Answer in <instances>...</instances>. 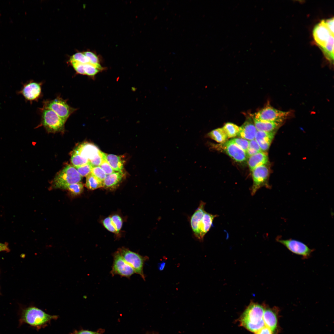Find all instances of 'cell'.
<instances>
[{"instance_id":"cell-1","label":"cell","mask_w":334,"mask_h":334,"mask_svg":"<svg viewBox=\"0 0 334 334\" xmlns=\"http://www.w3.org/2000/svg\"><path fill=\"white\" fill-rule=\"evenodd\" d=\"M314 40L329 62L333 63L334 18L321 20L313 30Z\"/></svg>"},{"instance_id":"cell-2","label":"cell","mask_w":334,"mask_h":334,"mask_svg":"<svg viewBox=\"0 0 334 334\" xmlns=\"http://www.w3.org/2000/svg\"><path fill=\"white\" fill-rule=\"evenodd\" d=\"M264 307L265 306L257 303L251 302L240 318L241 325L254 332L264 326L263 320Z\"/></svg>"},{"instance_id":"cell-3","label":"cell","mask_w":334,"mask_h":334,"mask_svg":"<svg viewBox=\"0 0 334 334\" xmlns=\"http://www.w3.org/2000/svg\"><path fill=\"white\" fill-rule=\"evenodd\" d=\"M57 315H49L35 306L25 309L22 316V321L30 325L40 329L46 326L51 320L57 319Z\"/></svg>"},{"instance_id":"cell-4","label":"cell","mask_w":334,"mask_h":334,"mask_svg":"<svg viewBox=\"0 0 334 334\" xmlns=\"http://www.w3.org/2000/svg\"><path fill=\"white\" fill-rule=\"evenodd\" d=\"M82 177L75 168L69 165L66 166L55 176L52 183L53 188L65 189L68 185L81 182Z\"/></svg>"},{"instance_id":"cell-5","label":"cell","mask_w":334,"mask_h":334,"mask_svg":"<svg viewBox=\"0 0 334 334\" xmlns=\"http://www.w3.org/2000/svg\"><path fill=\"white\" fill-rule=\"evenodd\" d=\"M118 250L126 262L134 269L135 273L139 275L145 280L143 266L145 262L148 259V257L141 255L124 247L119 248Z\"/></svg>"},{"instance_id":"cell-6","label":"cell","mask_w":334,"mask_h":334,"mask_svg":"<svg viewBox=\"0 0 334 334\" xmlns=\"http://www.w3.org/2000/svg\"><path fill=\"white\" fill-rule=\"evenodd\" d=\"M40 110L41 124L47 131L56 132L63 130L65 122L55 113L44 107Z\"/></svg>"},{"instance_id":"cell-7","label":"cell","mask_w":334,"mask_h":334,"mask_svg":"<svg viewBox=\"0 0 334 334\" xmlns=\"http://www.w3.org/2000/svg\"><path fill=\"white\" fill-rule=\"evenodd\" d=\"M43 107L49 108L55 113L65 122L69 117L76 110L70 106L65 100L59 96L50 100L43 102Z\"/></svg>"},{"instance_id":"cell-8","label":"cell","mask_w":334,"mask_h":334,"mask_svg":"<svg viewBox=\"0 0 334 334\" xmlns=\"http://www.w3.org/2000/svg\"><path fill=\"white\" fill-rule=\"evenodd\" d=\"M290 114L289 111H282L267 105L256 113L254 118L260 120L282 123Z\"/></svg>"},{"instance_id":"cell-9","label":"cell","mask_w":334,"mask_h":334,"mask_svg":"<svg viewBox=\"0 0 334 334\" xmlns=\"http://www.w3.org/2000/svg\"><path fill=\"white\" fill-rule=\"evenodd\" d=\"M113 256V263L110 271L112 275H119L129 278L135 273L134 269L126 262L118 250Z\"/></svg>"},{"instance_id":"cell-10","label":"cell","mask_w":334,"mask_h":334,"mask_svg":"<svg viewBox=\"0 0 334 334\" xmlns=\"http://www.w3.org/2000/svg\"><path fill=\"white\" fill-rule=\"evenodd\" d=\"M217 216V215L205 211L196 223L193 231L195 237L200 241H203L204 236L212 226L214 218Z\"/></svg>"},{"instance_id":"cell-11","label":"cell","mask_w":334,"mask_h":334,"mask_svg":"<svg viewBox=\"0 0 334 334\" xmlns=\"http://www.w3.org/2000/svg\"><path fill=\"white\" fill-rule=\"evenodd\" d=\"M277 240L292 253L304 258L309 257L313 251L304 243L296 240L279 239Z\"/></svg>"},{"instance_id":"cell-12","label":"cell","mask_w":334,"mask_h":334,"mask_svg":"<svg viewBox=\"0 0 334 334\" xmlns=\"http://www.w3.org/2000/svg\"><path fill=\"white\" fill-rule=\"evenodd\" d=\"M253 184L251 189V194L254 195L261 187L266 183L269 174V170L265 165L259 166L252 171Z\"/></svg>"},{"instance_id":"cell-13","label":"cell","mask_w":334,"mask_h":334,"mask_svg":"<svg viewBox=\"0 0 334 334\" xmlns=\"http://www.w3.org/2000/svg\"><path fill=\"white\" fill-rule=\"evenodd\" d=\"M42 84L30 81L24 85L20 93L28 101H37L42 96Z\"/></svg>"},{"instance_id":"cell-14","label":"cell","mask_w":334,"mask_h":334,"mask_svg":"<svg viewBox=\"0 0 334 334\" xmlns=\"http://www.w3.org/2000/svg\"><path fill=\"white\" fill-rule=\"evenodd\" d=\"M222 146L225 152L236 161L242 162L246 160L247 157L246 153L231 140L226 142Z\"/></svg>"},{"instance_id":"cell-15","label":"cell","mask_w":334,"mask_h":334,"mask_svg":"<svg viewBox=\"0 0 334 334\" xmlns=\"http://www.w3.org/2000/svg\"><path fill=\"white\" fill-rule=\"evenodd\" d=\"M278 310L277 308H271L265 306L263 320L265 325L274 333L278 327Z\"/></svg>"},{"instance_id":"cell-16","label":"cell","mask_w":334,"mask_h":334,"mask_svg":"<svg viewBox=\"0 0 334 334\" xmlns=\"http://www.w3.org/2000/svg\"><path fill=\"white\" fill-rule=\"evenodd\" d=\"M100 151L94 144L84 143L77 146L73 151L89 161L98 155Z\"/></svg>"},{"instance_id":"cell-17","label":"cell","mask_w":334,"mask_h":334,"mask_svg":"<svg viewBox=\"0 0 334 334\" xmlns=\"http://www.w3.org/2000/svg\"><path fill=\"white\" fill-rule=\"evenodd\" d=\"M125 175L122 171H115L106 175L103 182V188L113 190L117 188L123 180Z\"/></svg>"},{"instance_id":"cell-18","label":"cell","mask_w":334,"mask_h":334,"mask_svg":"<svg viewBox=\"0 0 334 334\" xmlns=\"http://www.w3.org/2000/svg\"><path fill=\"white\" fill-rule=\"evenodd\" d=\"M257 131L254 122L249 119L240 127L238 135L242 138L250 140L255 139Z\"/></svg>"},{"instance_id":"cell-19","label":"cell","mask_w":334,"mask_h":334,"mask_svg":"<svg viewBox=\"0 0 334 334\" xmlns=\"http://www.w3.org/2000/svg\"><path fill=\"white\" fill-rule=\"evenodd\" d=\"M274 135L275 132L257 131L255 139L258 144L262 151L264 152L268 149Z\"/></svg>"},{"instance_id":"cell-20","label":"cell","mask_w":334,"mask_h":334,"mask_svg":"<svg viewBox=\"0 0 334 334\" xmlns=\"http://www.w3.org/2000/svg\"><path fill=\"white\" fill-rule=\"evenodd\" d=\"M268 161V156L264 152L257 153L249 157L248 165L251 171L256 168L265 165Z\"/></svg>"},{"instance_id":"cell-21","label":"cell","mask_w":334,"mask_h":334,"mask_svg":"<svg viewBox=\"0 0 334 334\" xmlns=\"http://www.w3.org/2000/svg\"><path fill=\"white\" fill-rule=\"evenodd\" d=\"M253 122L257 131L275 132L282 123L260 120L254 118Z\"/></svg>"},{"instance_id":"cell-22","label":"cell","mask_w":334,"mask_h":334,"mask_svg":"<svg viewBox=\"0 0 334 334\" xmlns=\"http://www.w3.org/2000/svg\"><path fill=\"white\" fill-rule=\"evenodd\" d=\"M102 153L103 160H106L115 171H122L124 163L120 156L103 152Z\"/></svg>"},{"instance_id":"cell-23","label":"cell","mask_w":334,"mask_h":334,"mask_svg":"<svg viewBox=\"0 0 334 334\" xmlns=\"http://www.w3.org/2000/svg\"><path fill=\"white\" fill-rule=\"evenodd\" d=\"M208 136L217 142L220 143L225 142L228 138L222 128H218L212 131L208 134Z\"/></svg>"},{"instance_id":"cell-24","label":"cell","mask_w":334,"mask_h":334,"mask_svg":"<svg viewBox=\"0 0 334 334\" xmlns=\"http://www.w3.org/2000/svg\"><path fill=\"white\" fill-rule=\"evenodd\" d=\"M86 186L89 190H94L103 187V183L100 181L91 173L86 176Z\"/></svg>"},{"instance_id":"cell-25","label":"cell","mask_w":334,"mask_h":334,"mask_svg":"<svg viewBox=\"0 0 334 334\" xmlns=\"http://www.w3.org/2000/svg\"><path fill=\"white\" fill-rule=\"evenodd\" d=\"M228 138H231L238 135L240 127L233 123L228 122L225 124L222 128Z\"/></svg>"},{"instance_id":"cell-26","label":"cell","mask_w":334,"mask_h":334,"mask_svg":"<svg viewBox=\"0 0 334 334\" xmlns=\"http://www.w3.org/2000/svg\"><path fill=\"white\" fill-rule=\"evenodd\" d=\"M71 161L75 168L85 165L89 162L88 159L82 157L74 151L71 155Z\"/></svg>"},{"instance_id":"cell-27","label":"cell","mask_w":334,"mask_h":334,"mask_svg":"<svg viewBox=\"0 0 334 334\" xmlns=\"http://www.w3.org/2000/svg\"><path fill=\"white\" fill-rule=\"evenodd\" d=\"M261 152L263 151L255 139L249 141L248 148L246 152L247 156L249 157L252 155Z\"/></svg>"},{"instance_id":"cell-28","label":"cell","mask_w":334,"mask_h":334,"mask_svg":"<svg viewBox=\"0 0 334 334\" xmlns=\"http://www.w3.org/2000/svg\"><path fill=\"white\" fill-rule=\"evenodd\" d=\"M65 190L69 191L73 195H77L83 192L84 187L83 184L80 182L70 184L67 186Z\"/></svg>"},{"instance_id":"cell-29","label":"cell","mask_w":334,"mask_h":334,"mask_svg":"<svg viewBox=\"0 0 334 334\" xmlns=\"http://www.w3.org/2000/svg\"><path fill=\"white\" fill-rule=\"evenodd\" d=\"M91 173L103 183L107 175L99 166L93 167L92 169Z\"/></svg>"},{"instance_id":"cell-30","label":"cell","mask_w":334,"mask_h":334,"mask_svg":"<svg viewBox=\"0 0 334 334\" xmlns=\"http://www.w3.org/2000/svg\"><path fill=\"white\" fill-rule=\"evenodd\" d=\"M70 61H75L83 64L90 63L88 58L84 53L78 52L73 54L70 58Z\"/></svg>"},{"instance_id":"cell-31","label":"cell","mask_w":334,"mask_h":334,"mask_svg":"<svg viewBox=\"0 0 334 334\" xmlns=\"http://www.w3.org/2000/svg\"><path fill=\"white\" fill-rule=\"evenodd\" d=\"M85 75L93 76L99 71V69L95 66L88 63L84 64Z\"/></svg>"},{"instance_id":"cell-32","label":"cell","mask_w":334,"mask_h":334,"mask_svg":"<svg viewBox=\"0 0 334 334\" xmlns=\"http://www.w3.org/2000/svg\"><path fill=\"white\" fill-rule=\"evenodd\" d=\"M83 53L89 59L90 63L96 66L99 70L102 69L98 58L95 54L90 51H86Z\"/></svg>"},{"instance_id":"cell-33","label":"cell","mask_w":334,"mask_h":334,"mask_svg":"<svg viewBox=\"0 0 334 334\" xmlns=\"http://www.w3.org/2000/svg\"><path fill=\"white\" fill-rule=\"evenodd\" d=\"M93 167L89 162L87 164L75 168L82 177H86L91 173Z\"/></svg>"},{"instance_id":"cell-34","label":"cell","mask_w":334,"mask_h":334,"mask_svg":"<svg viewBox=\"0 0 334 334\" xmlns=\"http://www.w3.org/2000/svg\"><path fill=\"white\" fill-rule=\"evenodd\" d=\"M231 140L246 153L248 148L249 141L242 138H234Z\"/></svg>"},{"instance_id":"cell-35","label":"cell","mask_w":334,"mask_h":334,"mask_svg":"<svg viewBox=\"0 0 334 334\" xmlns=\"http://www.w3.org/2000/svg\"><path fill=\"white\" fill-rule=\"evenodd\" d=\"M102 223L104 227L109 232L117 234V233L110 216L105 218Z\"/></svg>"},{"instance_id":"cell-36","label":"cell","mask_w":334,"mask_h":334,"mask_svg":"<svg viewBox=\"0 0 334 334\" xmlns=\"http://www.w3.org/2000/svg\"><path fill=\"white\" fill-rule=\"evenodd\" d=\"M112 221L116 229L117 234L119 233L122 227V221L118 215H114L110 216Z\"/></svg>"},{"instance_id":"cell-37","label":"cell","mask_w":334,"mask_h":334,"mask_svg":"<svg viewBox=\"0 0 334 334\" xmlns=\"http://www.w3.org/2000/svg\"><path fill=\"white\" fill-rule=\"evenodd\" d=\"M69 62L77 74L85 75L84 64L75 61Z\"/></svg>"},{"instance_id":"cell-38","label":"cell","mask_w":334,"mask_h":334,"mask_svg":"<svg viewBox=\"0 0 334 334\" xmlns=\"http://www.w3.org/2000/svg\"><path fill=\"white\" fill-rule=\"evenodd\" d=\"M100 166L107 175L110 174L115 172L108 163L105 160H103Z\"/></svg>"},{"instance_id":"cell-39","label":"cell","mask_w":334,"mask_h":334,"mask_svg":"<svg viewBox=\"0 0 334 334\" xmlns=\"http://www.w3.org/2000/svg\"><path fill=\"white\" fill-rule=\"evenodd\" d=\"M102 152L100 151V153L94 158L90 161L89 162L93 167L100 166L103 160Z\"/></svg>"},{"instance_id":"cell-40","label":"cell","mask_w":334,"mask_h":334,"mask_svg":"<svg viewBox=\"0 0 334 334\" xmlns=\"http://www.w3.org/2000/svg\"><path fill=\"white\" fill-rule=\"evenodd\" d=\"M255 334H273L272 331L266 326H264L255 332Z\"/></svg>"},{"instance_id":"cell-41","label":"cell","mask_w":334,"mask_h":334,"mask_svg":"<svg viewBox=\"0 0 334 334\" xmlns=\"http://www.w3.org/2000/svg\"><path fill=\"white\" fill-rule=\"evenodd\" d=\"M71 334H99L96 332H92L87 330H75Z\"/></svg>"},{"instance_id":"cell-42","label":"cell","mask_w":334,"mask_h":334,"mask_svg":"<svg viewBox=\"0 0 334 334\" xmlns=\"http://www.w3.org/2000/svg\"><path fill=\"white\" fill-rule=\"evenodd\" d=\"M9 249L7 246V245L5 243H2L0 242V251H8Z\"/></svg>"},{"instance_id":"cell-43","label":"cell","mask_w":334,"mask_h":334,"mask_svg":"<svg viewBox=\"0 0 334 334\" xmlns=\"http://www.w3.org/2000/svg\"><path fill=\"white\" fill-rule=\"evenodd\" d=\"M165 264H166L165 262H162L161 263H158V269L160 271H162L163 270H164V269L165 268Z\"/></svg>"}]
</instances>
